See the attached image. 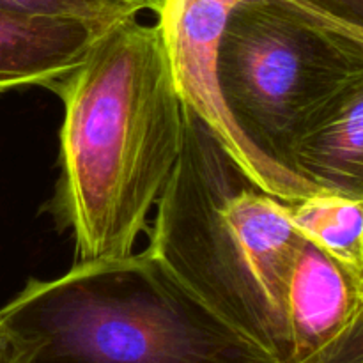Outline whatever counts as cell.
<instances>
[{
	"label": "cell",
	"instance_id": "cell-1",
	"mask_svg": "<svg viewBox=\"0 0 363 363\" xmlns=\"http://www.w3.org/2000/svg\"><path fill=\"white\" fill-rule=\"evenodd\" d=\"M137 16L106 27L50 85L64 106L52 213L78 262L133 254L183 147L184 103L162 30Z\"/></svg>",
	"mask_w": 363,
	"mask_h": 363
},
{
	"label": "cell",
	"instance_id": "cell-2",
	"mask_svg": "<svg viewBox=\"0 0 363 363\" xmlns=\"http://www.w3.org/2000/svg\"><path fill=\"white\" fill-rule=\"evenodd\" d=\"M303 234L184 105L183 147L156 202L147 250L277 363L289 360L286 291Z\"/></svg>",
	"mask_w": 363,
	"mask_h": 363
},
{
	"label": "cell",
	"instance_id": "cell-3",
	"mask_svg": "<svg viewBox=\"0 0 363 363\" xmlns=\"http://www.w3.org/2000/svg\"><path fill=\"white\" fill-rule=\"evenodd\" d=\"M0 314L38 342L35 363H277L147 248L32 280Z\"/></svg>",
	"mask_w": 363,
	"mask_h": 363
},
{
	"label": "cell",
	"instance_id": "cell-4",
	"mask_svg": "<svg viewBox=\"0 0 363 363\" xmlns=\"http://www.w3.org/2000/svg\"><path fill=\"white\" fill-rule=\"evenodd\" d=\"M216 85L269 194H318L294 174V149L315 110L363 71V34L301 0H241L216 48Z\"/></svg>",
	"mask_w": 363,
	"mask_h": 363
},
{
	"label": "cell",
	"instance_id": "cell-5",
	"mask_svg": "<svg viewBox=\"0 0 363 363\" xmlns=\"http://www.w3.org/2000/svg\"><path fill=\"white\" fill-rule=\"evenodd\" d=\"M240 2L165 0L156 14L183 103L215 131L230 155L268 190L261 169L227 116L216 85L215 66L220 35L230 11Z\"/></svg>",
	"mask_w": 363,
	"mask_h": 363
},
{
	"label": "cell",
	"instance_id": "cell-6",
	"mask_svg": "<svg viewBox=\"0 0 363 363\" xmlns=\"http://www.w3.org/2000/svg\"><path fill=\"white\" fill-rule=\"evenodd\" d=\"M363 311V279L303 236L286 291L291 354L308 363L342 339Z\"/></svg>",
	"mask_w": 363,
	"mask_h": 363
},
{
	"label": "cell",
	"instance_id": "cell-7",
	"mask_svg": "<svg viewBox=\"0 0 363 363\" xmlns=\"http://www.w3.org/2000/svg\"><path fill=\"white\" fill-rule=\"evenodd\" d=\"M294 174L312 190L363 202V71L308 119L294 149Z\"/></svg>",
	"mask_w": 363,
	"mask_h": 363
},
{
	"label": "cell",
	"instance_id": "cell-8",
	"mask_svg": "<svg viewBox=\"0 0 363 363\" xmlns=\"http://www.w3.org/2000/svg\"><path fill=\"white\" fill-rule=\"evenodd\" d=\"M106 27L0 9V94L45 85L80 66Z\"/></svg>",
	"mask_w": 363,
	"mask_h": 363
},
{
	"label": "cell",
	"instance_id": "cell-9",
	"mask_svg": "<svg viewBox=\"0 0 363 363\" xmlns=\"http://www.w3.org/2000/svg\"><path fill=\"white\" fill-rule=\"evenodd\" d=\"M294 227L307 240L363 279V202L335 194H311L287 202Z\"/></svg>",
	"mask_w": 363,
	"mask_h": 363
},
{
	"label": "cell",
	"instance_id": "cell-10",
	"mask_svg": "<svg viewBox=\"0 0 363 363\" xmlns=\"http://www.w3.org/2000/svg\"><path fill=\"white\" fill-rule=\"evenodd\" d=\"M0 9L32 16L69 18L98 27H110L140 13L126 0H0Z\"/></svg>",
	"mask_w": 363,
	"mask_h": 363
},
{
	"label": "cell",
	"instance_id": "cell-11",
	"mask_svg": "<svg viewBox=\"0 0 363 363\" xmlns=\"http://www.w3.org/2000/svg\"><path fill=\"white\" fill-rule=\"evenodd\" d=\"M308 363H363V311L342 339Z\"/></svg>",
	"mask_w": 363,
	"mask_h": 363
},
{
	"label": "cell",
	"instance_id": "cell-12",
	"mask_svg": "<svg viewBox=\"0 0 363 363\" xmlns=\"http://www.w3.org/2000/svg\"><path fill=\"white\" fill-rule=\"evenodd\" d=\"M38 342L18 333L0 314V363H35Z\"/></svg>",
	"mask_w": 363,
	"mask_h": 363
},
{
	"label": "cell",
	"instance_id": "cell-13",
	"mask_svg": "<svg viewBox=\"0 0 363 363\" xmlns=\"http://www.w3.org/2000/svg\"><path fill=\"white\" fill-rule=\"evenodd\" d=\"M301 2L363 34V0H301Z\"/></svg>",
	"mask_w": 363,
	"mask_h": 363
},
{
	"label": "cell",
	"instance_id": "cell-14",
	"mask_svg": "<svg viewBox=\"0 0 363 363\" xmlns=\"http://www.w3.org/2000/svg\"><path fill=\"white\" fill-rule=\"evenodd\" d=\"M126 2L133 4V6H137L140 11L151 9L155 11V13H158L160 7H162V4L165 2V0H126Z\"/></svg>",
	"mask_w": 363,
	"mask_h": 363
}]
</instances>
